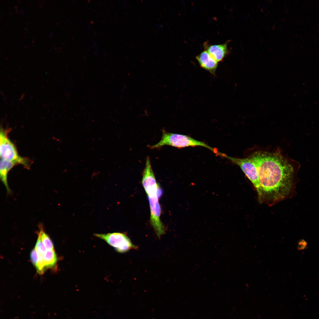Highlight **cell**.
<instances>
[{
  "mask_svg": "<svg viewBox=\"0 0 319 319\" xmlns=\"http://www.w3.org/2000/svg\"><path fill=\"white\" fill-rule=\"evenodd\" d=\"M223 157L231 161L238 166L250 180L255 187L257 193L259 191L258 172L257 166L250 157L245 158H239L229 156L224 154Z\"/></svg>",
  "mask_w": 319,
  "mask_h": 319,
  "instance_id": "cell-5",
  "label": "cell"
},
{
  "mask_svg": "<svg viewBox=\"0 0 319 319\" xmlns=\"http://www.w3.org/2000/svg\"><path fill=\"white\" fill-rule=\"evenodd\" d=\"M249 157L257 168L261 202L272 204L291 196L298 180L299 163L277 152H258Z\"/></svg>",
  "mask_w": 319,
  "mask_h": 319,
  "instance_id": "cell-1",
  "label": "cell"
},
{
  "mask_svg": "<svg viewBox=\"0 0 319 319\" xmlns=\"http://www.w3.org/2000/svg\"><path fill=\"white\" fill-rule=\"evenodd\" d=\"M142 183L147 195L161 196L162 191L157 182L149 157H147L145 166L142 173Z\"/></svg>",
  "mask_w": 319,
  "mask_h": 319,
  "instance_id": "cell-6",
  "label": "cell"
},
{
  "mask_svg": "<svg viewBox=\"0 0 319 319\" xmlns=\"http://www.w3.org/2000/svg\"><path fill=\"white\" fill-rule=\"evenodd\" d=\"M35 248L38 255L44 256L47 250L42 241L40 232L38 233V237Z\"/></svg>",
  "mask_w": 319,
  "mask_h": 319,
  "instance_id": "cell-13",
  "label": "cell"
},
{
  "mask_svg": "<svg viewBox=\"0 0 319 319\" xmlns=\"http://www.w3.org/2000/svg\"><path fill=\"white\" fill-rule=\"evenodd\" d=\"M196 58L202 68L212 74H215L218 62L207 51L204 50L197 56Z\"/></svg>",
  "mask_w": 319,
  "mask_h": 319,
  "instance_id": "cell-9",
  "label": "cell"
},
{
  "mask_svg": "<svg viewBox=\"0 0 319 319\" xmlns=\"http://www.w3.org/2000/svg\"><path fill=\"white\" fill-rule=\"evenodd\" d=\"M227 43L218 45H211L207 42L204 44L205 50L207 51L217 62L222 61L228 54L229 51Z\"/></svg>",
  "mask_w": 319,
  "mask_h": 319,
  "instance_id": "cell-8",
  "label": "cell"
},
{
  "mask_svg": "<svg viewBox=\"0 0 319 319\" xmlns=\"http://www.w3.org/2000/svg\"><path fill=\"white\" fill-rule=\"evenodd\" d=\"M7 130L1 128L0 133V156L1 159L14 161L21 164L26 168L30 167L31 163L28 158L19 156L14 144L8 137Z\"/></svg>",
  "mask_w": 319,
  "mask_h": 319,
  "instance_id": "cell-3",
  "label": "cell"
},
{
  "mask_svg": "<svg viewBox=\"0 0 319 319\" xmlns=\"http://www.w3.org/2000/svg\"><path fill=\"white\" fill-rule=\"evenodd\" d=\"M162 135L160 140L157 144L149 147L151 149H159L165 145L180 148L189 147L202 146L211 150L218 155L220 152L217 149L212 148L202 141H199L189 136L174 134L162 131Z\"/></svg>",
  "mask_w": 319,
  "mask_h": 319,
  "instance_id": "cell-2",
  "label": "cell"
},
{
  "mask_svg": "<svg viewBox=\"0 0 319 319\" xmlns=\"http://www.w3.org/2000/svg\"><path fill=\"white\" fill-rule=\"evenodd\" d=\"M95 237L106 242L119 253H123L137 247L131 242L129 238L123 233L113 232L107 234H95Z\"/></svg>",
  "mask_w": 319,
  "mask_h": 319,
  "instance_id": "cell-4",
  "label": "cell"
},
{
  "mask_svg": "<svg viewBox=\"0 0 319 319\" xmlns=\"http://www.w3.org/2000/svg\"><path fill=\"white\" fill-rule=\"evenodd\" d=\"M18 165L15 162L1 159L0 176L1 179L5 185L8 193L11 192L7 182L8 174L10 170L15 165Z\"/></svg>",
  "mask_w": 319,
  "mask_h": 319,
  "instance_id": "cell-10",
  "label": "cell"
},
{
  "mask_svg": "<svg viewBox=\"0 0 319 319\" xmlns=\"http://www.w3.org/2000/svg\"><path fill=\"white\" fill-rule=\"evenodd\" d=\"M307 245V242L303 240L300 241L298 243V248L300 250L305 249Z\"/></svg>",
  "mask_w": 319,
  "mask_h": 319,
  "instance_id": "cell-15",
  "label": "cell"
},
{
  "mask_svg": "<svg viewBox=\"0 0 319 319\" xmlns=\"http://www.w3.org/2000/svg\"><path fill=\"white\" fill-rule=\"evenodd\" d=\"M30 258L32 263L36 268L37 265L38 256L37 252L35 248H34L31 252Z\"/></svg>",
  "mask_w": 319,
  "mask_h": 319,
  "instance_id": "cell-14",
  "label": "cell"
},
{
  "mask_svg": "<svg viewBox=\"0 0 319 319\" xmlns=\"http://www.w3.org/2000/svg\"><path fill=\"white\" fill-rule=\"evenodd\" d=\"M57 257L54 250H47L43 258L45 269L53 267L57 262Z\"/></svg>",
  "mask_w": 319,
  "mask_h": 319,
  "instance_id": "cell-11",
  "label": "cell"
},
{
  "mask_svg": "<svg viewBox=\"0 0 319 319\" xmlns=\"http://www.w3.org/2000/svg\"><path fill=\"white\" fill-rule=\"evenodd\" d=\"M150 211V221L159 237L165 233V228L161 221V208L157 195L148 196Z\"/></svg>",
  "mask_w": 319,
  "mask_h": 319,
  "instance_id": "cell-7",
  "label": "cell"
},
{
  "mask_svg": "<svg viewBox=\"0 0 319 319\" xmlns=\"http://www.w3.org/2000/svg\"><path fill=\"white\" fill-rule=\"evenodd\" d=\"M39 227L41 240L47 250H54L53 243L49 236L44 231L42 225H40Z\"/></svg>",
  "mask_w": 319,
  "mask_h": 319,
  "instance_id": "cell-12",
  "label": "cell"
}]
</instances>
